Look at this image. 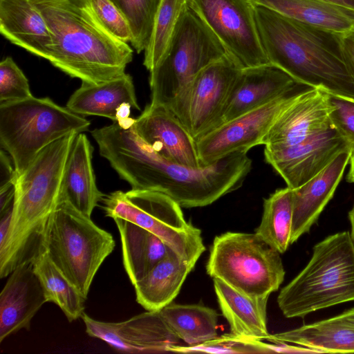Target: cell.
<instances>
[{"mask_svg": "<svg viewBox=\"0 0 354 354\" xmlns=\"http://www.w3.org/2000/svg\"><path fill=\"white\" fill-rule=\"evenodd\" d=\"M194 268L171 250L133 285L137 302L149 311L161 310L176 298Z\"/></svg>", "mask_w": 354, "mask_h": 354, "instance_id": "obj_26", "label": "cell"}, {"mask_svg": "<svg viewBox=\"0 0 354 354\" xmlns=\"http://www.w3.org/2000/svg\"><path fill=\"white\" fill-rule=\"evenodd\" d=\"M354 301V245L344 231L317 243L305 268L280 291L277 304L287 318Z\"/></svg>", "mask_w": 354, "mask_h": 354, "instance_id": "obj_5", "label": "cell"}, {"mask_svg": "<svg viewBox=\"0 0 354 354\" xmlns=\"http://www.w3.org/2000/svg\"><path fill=\"white\" fill-rule=\"evenodd\" d=\"M352 147L335 129L329 128L295 145L265 146L264 158L284 180L287 187L294 189Z\"/></svg>", "mask_w": 354, "mask_h": 354, "instance_id": "obj_14", "label": "cell"}, {"mask_svg": "<svg viewBox=\"0 0 354 354\" xmlns=\"http://www.w3.org/2000/svg\"><path fill=\"white\" fill-rule=\"evenodd\" d=\"M297 84L271 64L241 69L223 110L221 124L280 96Z\"/></svg>", "mask_w": 354, "mask_h": 354, "instance_id": "obj_20", "label": "cell"}, {"mask_svg": "<svg viewBox=\"0 0 354 354\" xmlns=\"http://www.w3.org/2000/svg\"><path fill=\"white\" fill-rule=\"evenodd\" d=\"M93 151L87 136L78 133L66 160L59 198V202H69L89 217L105 196L96 185L92 165Z\"/></svg>", "mask_w": 354, "mask_h": 354, "instance_id": "obj_23", "label": "cell"}, {"mask_svg": "<svg viewBox=\"0 0 354 354\" xmlns=\"http://www.w3.org/2000/svg\"><path fill=\"white\" fill-rule=\"evenodd\" d=\"M47 302L31 261L17 267L0 293V342L25 328Z\"/></svg>", "mask_w": 354, "mask_h": 354, "instance_id": "obj_19", "label": "cell"}, {"mask_svg": "<svg viewBox=\"0 0 354 354\" xmlns=\"http://www.w3.org/2000/svg\"><path fill=\"white\" fill-rule=\"evenodd\" d=\"M113 220L120 236L124 267L134 285L172 250L147 230L121 218Z\"/></svg>", "mask_w": 354, "mask_h": 354, "instance_id": "obj_27", "label": "cell"}, {"mask_svg": "<svg viewBox=\"0 0 354 354\" xmlns=\"http://www.w3.org/2000/svg\"><path fill=\"white\" fill-rule=\"evenodd\" d=\"M214 287L223 317L231 333L258 339L269 335L267 328V304L269 297H249L214 278Z\"/></svg>", "mask_w": 354, "mask_h": 354, "instance_id": "obj_25", "label": "cell"}, {"mask_svg": "<svg viewBox=\"0 0 354 354\" xmlns=\"http://www.w3.org/2000/svg\"><path fill=\"white\" fill-rule=\"evenodd\" d=\"M280 254L256 233L227 232L214 238L206 271L249 297H269L284 279Z\"/></svg>", "mask_w": 354, "mask_h": 354, "instance_id": "obj_8", "label": "cell"}, {"mask_svg": "<svg viewBox=\"0 0 354 354\" xmlns=\"http://www.w3.org/2000/svg\"><path fill=\"white\" fill-rule=\"evenodd\" d=\"M17 174L9 154L3 149L0 152V189L15 185Z\"/></svg>", "mask_w": 354, "mask_h": 354, "instance_id": "obj_38", "label": "cell"}, {"mask_svg": "<svg viewBox=\"0 0 354 354\" xmlns=\"http://www.w3.org/2000/svg\"><path fill=\"white\" fill-rule=\"evenodd\" d=\"M351 39H353V41H354V34H352V35H350Z\"/></svg>", "mask_w": 354, "mask_h": 354, "instance_id": "obj_44", "label": "cell"}, {"mask_svg": "<svg viewBox=\"0 0 354 354\" xmlns=\"http://www.w3.org/2000/svg\"><path fill=\"white\" fill-rule=\"evenodd\" d=\"M102 202L106 216L127 220L152 232L194 267L205 250L201 230L187 222L181 207L160 192L118 190L105 195Z\"/></svg>", "mask_w": 354, "mask_h": 354, "instance_id": "obj_9", "label": "cell"}, {"mask_svg": "<svg viewBox=\"0 0 354 354\" xmlns=\"http://www.w3.org/2000/svg\"><path fill=\"white\" fill-rule=\"evenodd\" d=\"M169 352L208 353H273L272 344L261 339L225 334L196 346H172Z\"/></svg>", "mask_w": 354, "mask_h": 354, "instance_id": "obj_34", "label": "cell"}, {"mask_svg": "<svg viewBox=\"0 0 354 354\" xmlns=\"http://www.w3.org/2000/svg\"><path fill=\"white\" fill-rule=\"evenodd\" d=\"M86 333L125 353H163L180 340L168 326L160 311H149L120 322L94 319L82 316Z\"/></svg>", "mask_w": 354, "mask_h": 354, "instance_id": "obj_15", "label": "cell"}, {"mask_svg": "<svg viewBox=\"0 0 354 354\" xmlns=\"http://www.w3.org/2000/svg\"><path fill=\"white\" fill-rule=\"evenodd\" d=\"M292 224V190L277 189L263 201V214L256 233L271 248L284 253L290 243Z\"/></svg>", "mask_w": 354, "mask_h": 354, "instance_id": "obj_31", "label": "cell"}, {"mask_svg": "<svg viewBox=\"0 0 354 354\" xmlns=\"http://www.w3.org/2000/svg\"><path fill=\"white\" fill-rule=\"evenodd\" d=\"M302 24L343 36L354 34V10L325 0H252Z\"/></svg>", "mask_w": 354, "mask_h": 354, "instance_id": "obj_24", "label": "cell"}, {"mask_svg": "<svg viewBox=\"0 0 354 354\" xmlns=\"http://www.w3.org/2000/svg\"><path fill=\"white\" fill-rule=\"evenodd\" d=\"M328 93L306 87L279 115L265 138L264 146L285 147L299 143L332 128Z\"/></svg>", "mask_w": 354, "mask_h": 354, "instance_id": "obj_17", "label": "cell"}, {"mask_svg": "<svg viewBox=\"0 0 354 354\" xmlns=\"http://www.w3.org/2000/svg\"><path fill=\"white\" fill-rule=\"evenodd\" d=\"M115 245L111 234L66 201H60L51 214L43 242L51 260L86 299Z\"/></svg>", "mask_w": 354, "mask_h": 354, "instance_id": "obj_7", "label": "cell"}, {"mask_svg": "<svg viewBox=\"0 0 354 354\" xmlns=\"http://www.w3.org/2000/svg\"><path fill=\"white\" fill-rule=\"evenodd\" d=\"M100 23L114 37L131 43L132 33L130 26L120 10L111 0H88Z\"/></svg>", "mask_w": 354, "mask_h": 354, "instance_id": "obj_36", "label": "cell"}, {"mask_svg": "<svg viewBox=\"0 0 354 354\" xmlns=\"http://www.w3.org/2000/svg\"><path fill=\"white\" fill-rule=\"evenodd\" d=\"M196 12L241 68L270 64L252 0H189Z\"/></svg>", "mask_w": 354, "mask_h": 354, "instance_id": "obj_12", "label": "cell"}, {"mask_svg": "<svg viewBox=\"0 0 354 354\" xmlns=\"http://www.w3.org/2000/svg\"><path fill=\"white\" fill-rule=\"evenodd\" d=\"M189 0H160L151 37L144 53L143 65L150 72L165 57Z\"/></svg>", "mask_w": 354, "mask_h": 354, "instance_id": "obj_32", "label": "cell"}, {"mask_svg": "<svg viewBox=\"0 0 354 354\" xmlns=\"http://www.w3.org/2000/svg\"><path fill=\"white\" fill-rule=\"evenodd\" d=\"M349 171L346 176L348 183H354V145L352 147L349 159Z\"/></svg>", "mask_w": 354, "mask_h": 354, "instance_id": "obj_41", "label": "cell"}, {"mask_svg": "<svg viewBox=\"0 0 354 354\" xmlns=\"http://www.w3.org/2000/svg\"><path fill=\"white\" fill-rule=\"evenodd\" d=\"M138 135L157 153L183 165L202 167L196 140L166 106L149 103L135 119Z\"/></svg>", "mask_w": 354, "mask_h": 354, "instance_id": "obj_16", "label": "cell"}, {"mask_svg": "<svg viewBox=\"0 0 354 354\" xmlns=\"http://www.w3.org/2000/svg\"><path fill=\"white\" fill-rule=\"evenodd\" d=\"M330 126L351 145H354V102L328 94Z\"/></svg>", "mask_w": 354, "mask_h": 354, "instance_id": "obj_37", "label": "cell"}, {"mask_svg": "<svg viewBox=\"0 0 354 354\" xmlns=\"http://www.w3.org/2000/svg\"><path fill=\"white\" fill-rule=\"evenodd\" d=\"M90 121L49 97L0 103V143L17 178L46 147L65 135L88 130Z\"/></svg>", "mask_w": 354, "mask_h": 354, "instance_id": "obj_6", "label": "cell"}, {"mask_svg": "<svg viewBox=\"0 0 354 354\" xmlns=\"http://www.w3.org/2000/svg\"><path fill=\"white\" fill-rule=\"evenodd\" d=\"M66 106L82 116L107 118L123 128H129L135 122V119L130 117L131 109L140 110L133 78L126 73L100 83L82 82Z\"/></svg>", "mask_w": 354, "mask_h": 354, "instance_id": "obj_18", "label": "cell"}, {"mask_svg": "<svg viewBox=\"0 0 354 354\" xmlns=\"http://www.w3.org/2000/svg\"><path fill=\"white\" fill-rule=\"evenodd\" d=\"M348 218L351 223V236L354 245V205L348 212Z\"/></svg>", "mask_w": 354, "mask_h": 354, "instance_id": "obj_43", "label": "cell"}, {"mask_svg": "<svg viewBox=\"0 0 354 354\" xmlns=\"http://www.w3.org/2000/svg\"><path fill=\"white\" fill-rule=\"evenodd\" d=\"M159 311L171 330L188 346L199 345L218 337V314L213 308L171 303Z\"/></svg>", "mask_w": 354, "mask_h": 354, "instance_id": "obj_29", "label": "cell"}, {"mask_svg": "<svg viewBox=\"0 0 354 354\" xmlns=\"http://www.w3.org/2000/svg\"><path fill=\"white\" fill-rule=\"evenodd\" d=\"M127 19L132 33L131 44L137 53L145 51L151 37L160 0H111Z\"/></svg>", "mask_w": 354, "mask_h": 354, "instance_id": "obj_33", "label": "cell"}, {"mask_svg": "<svg viewBox=\"0 0 354 354\" xmlns=\"http://www.w3.org/2000/svg\"><path fill=\"white\" fill-rule=\"evenodd\" d=\"M227 53L212 30L189 6L165 57L149 72L150 103L168 107L202 70Z\"/></svg>", "mask_w": 354, "mask_h": 354, "instance_id": "obj_10", "label": "cell"}, {"mask_svg": "<svg viewBox=\"0 0 354 354\" xmlns=\"http://www.w3.org/2000/svg\"><path fill=\"white\" fill-rule=\"evenodd\" d=\"M351 149L340 153L324 169L292 190L290 243L308 233L333 198L349 163Z\"/></svg>", "mask_w": 354, "mask_h": 354, "instance_id": "obj_21", "label": "cell"}, {"mask_svg": "<svg viewBox=\"0 0 354 354\" xmlns=\"http://www.w3.org/2000/svg\"><path fill=\"white\" fill-rule=\"evenodd\" d=\"M343 7L354 10V0H325Z\"/></svg>", "mask_w": 354, "mask_h": 354, "instance_id": "obj_42", "label": "cell"}, {"mask_svg": "<svg viewBox=\"0 0 354 354\" xmlns=\"http://www.w3.org/2000/svg\"><path fill=\"white\" fill-rule=\"evenodd\" d=\"M255 15L270 64L299 84L354 102V75L344 54L343 35L256 4Z\"/></svg>", "mask_w": 354, "mask_h": 354, "instance_id": "obj_2", "label": "cell"}, {"mask_svg": "<svg viewBox=\"0 0 354 354\" xmlns=\"http://www.w3.org/2000/svg\"><path fill=\"white\" fill-rule=\"evenodd\" d=\"M337 317L354 327V307L343 312L342 314L337 315Z\"/></svg>", "mask_w": 354, "mask_h": 354, "instance_id": "obj_40", "label": "cell"}, {"mask_svg": "<svg viewBox=\"0 0 354 354\" xmlns=\"http://www.w3.org/2000/svg\"><path fill=\"white\" fill-rule=\"evenodd\" d=\"M28 80L11 57L0 62V103L32 97Z\"/></svg>", "mask_w": 354, "mask_h": 354, "instance_id": "obj_35", "label": "cell"}, {"mask_svg": "<svg viewBox=\"0 0 354 354\" xmlns=\"http://www.w3.org/2000/svg\"><path fill=\"white\" fill-rule=\"evenodd\" d=\"M31 262L47 302L57 305L70 322L82 317L86 299L53 263L44 246Z\"/></svg>", "mask_w": 354, "mask_h": 354, "instance_id": "obj_30", "label": "cell"}, {"mask_svg": "<svg viewBox=\"0 0 354 354\" xmlns=\"http://www.w3.org/2000/svg\"><path fill=\"white\" fill-rule=\"evenodd\" d=\"M241 69L227 53L202 70L168 106L195 140L221 124L223 110Z\"/></svg>", "mask_w": 354, "mask_h": 354, "instance_id": "obj_11", "label": "cell"}, {"mask_svg": "<svg viewBox=\"0 0 354 354\" xmlns=\"http://www.w3.org/2000/svg\"><path fill=\"white\" fill-rule=\"evenodd\" d=\"M0 32L12 44L48 60L53 47L51 33L30 0H0Z\"/></svg>", "mask_w": 354, "mask_h": 354, "instance_id": "obj_22", "label": "cell"}, {"mask_svg": "<svg viewBox=\"0 0 354 354\" xmlns=\"http://www.w3.org/2000/svg\"><path fill=\"white\" fill-rule=\"evenodd\" d=\"M305 85L292 88L268 102L225 122L196 140L203 166L234 153H247L263 145L264 140L281 113L301 93Z\"/></svg>", "mask_w": 354, "mask_h": 354, "instance_id": "obj_13", "label": "cell"}, {"mask_svg": "<svg viewBox=\"0 0 354 354\" xmlns=\"http://www.w3.org/2000/svg\"><path fill=\"white\" fill-rule=\"evenodd\" d=\"M343 46L347 62L354 75V41L350 35L343 36Z\"/></svg>", "mask_w": 354, "mask_h": 354, "instance_id": "obj_39", "label": "cell"}, {"mask_svg": "<svg viewBox=\"0 0 354 354\" xmlns=\"http://www.w3.org/2000/svg\"><path fill=\"white\" fill-rule=\"evenodd\" d=\"M100 154L132 189L160 192L181 207L209 205L240 188L252 169L247 153L230 154L194 168L157 153L136 132L118 123L91 131Z\"/></svg>", "mask_w": 354, "mask_h": 354, "instance_id": "obj_1", "label": "cell"}, {"mask_svg": "<svg viewBox=\"0 0 354 354\" xmlns=\"http://www.w3.org/2000/svg\"><path fill=\"white\" fill-rule=\"evenodd\" d=\"M53 38L48 62L82 82L97 84L125 73L133 50L100 23L88 0H30Z\"/></svg>", "mask_w": 354, "mask_h": 354, "instance_id": "obj_3", "label": "cell"}, {"mask_svg": "<svg viewBox=\"0 0 354 354\" xmlns=\"http://www.w3.org/2000/svg\"><path fill=\"white\" fill-rule=\"evenodd\" d=\"M265 339L272 343H293L319 353H354V327L337 315L290 330L269 334Z\"/></svg>", "mask_w": 354, "mask_h": 354, "instance_id": "obj_28", "label": "cell"}, {"mask_svg": "<svg viewBox=\"0 0 354 354\" xmlns=\"http://www.w3.org/2000/svg\"><path fill=\"white\" fill-rule=\"evenodd\" d=\"M79 133L73 131L44 148L17 178L9 230L0 245V277L31 261L43 247L50 217L59 203L66 160Z\"/></svg>", "mask_w": 354, "mask_h": 354, "instance_id": "obj_4", "label": "cell"}]
</instances>
